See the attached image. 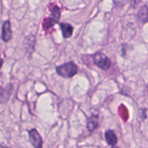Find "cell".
Returning a JSON list of instances; mask_svg holds the SVG:
<instances>
[{
    "label": "cell",
    "instance_id": "cell-1",
    "mask_svg": "<svg viewBox=\"0 0 148 148\" xmlns=\"http://www.w3.org/2000/svg\"><path fill=\"white\" fill-rule=\"evenodd\" d=\"M56 72L59 76L65 79H69L77 74L78 66L75 62L71 61L56 66Z\"/></svg>",
    "mask_w": 148,
    "mask_h": 148
},
{
    "label": "cell",
    "instance_id": "cell-2",
    "mask_svg": "<svg viewBox=\"0 0 148 148\" xmlns=\"http://www.w3.org/2000/svg\"><path fill=\"white\" fill-rule=\"evenodd\" d=\"M61 17V10L58 6H53L51 10V14L43 21V29L48 30L53 27L59 21Z\"/></svg>",
    "mask_w": 148,
    "mask_h": 148
},
{
    "label": "cell",
    "instance_id": "cell-3",
    "mask_svg": "<svg viewBox=\"0 0 148 148\" xmlns=\"http://www.w3.org/2000/svg\"><path fill=\"white\" fill-rule=\"evenodd\" d=\"M92 59H93V63L103 70H108L111 68V60L101 52H96L92 56Z\"/></svg>",
    "mask_w": 148,
    "mask_h": 148
},
{
    "label": "cell",
    "instance_id": "cell-4",
    "mask_svg": "<svg viewBox=\"0 0 148 148\" xmlns=\"http://www.w3.org/2000/svg\"><path fill=\"white\" fill-rule=\"evenodd\" d=\"M29 140L35 148H43V140L37 130L32 129L28 131Z\"/></svg>",
    "mask_w": 148,
    "mask_h": 148
},
{
    "label": "cell",
    "instance_id": "cell-5",
    "mask_svg": "<svg viewBox=\"0 0 148 148\" xmlns=\"http://www.w3.org/2000/svg\"><path fill=\"white\" fill-rule=\"evenodd\" d=\"M12 38V29L11 24L9 20L4 22L1 27V39L3 41H10Z\"/></svg>",
    "mask_w": 148,
    "mask_h": 148
},
{
    "label": "cell",
    "instance_id": "cell-6",
    "mask_svg": "<svg viewBox=\"0 0 148 148\" xmlns=\"http://www.w3.org/2000/svg\"><path fill=\"white\" fill-rule=\"evenodd\" d=\"M60 28L62 30V36L64 38H69L72 36L74 31L73 26L67 23H60Z\"/></svg>",
    "mask_w": 148,
    "mask_h": 148
},
{
    "label": "cell",
    "instance_id": "cell-7",
    "mask_svg": "<svg viewBox=\"0 0 148 148\" xmlns=\"http://www.w3.org/2000/svg\"><path fill=\"white\" fill-rule=\"evenodd\" d=\"M99 116L98 115H92L88 119L87 121V128L90 132H93L95 129L98 128L99 125Z\"/></svg>",
    "mask_w": 148,
    "mask_h": 148
},
{
    "label": "cell",
    "instance_id": "cell-8",
    "mask_svg": "<svg viewBox=\"0 0 148 148\" xmlns=\"http://www.w3.org/2000/svg\"><path fill=\"white\" fill-rule=\"evenodd\" d=\"M105 139L106 143L111 146H115L118 143V137L114 130H108L106 132Z\"/></svg>",
    "mask_w": 148,
    "mask_h": 148
},
{
    "label": "cell",
    "instance_id": "cell-9",
    "mask_svg": "<svg viewBox=\"0 0 148 148\" xmlns=\"http://www.w3.org/2000/svg\"><path fill=\"white\" fill-rule=\"evenodd\" d=\"M137 17L140 21H143V23H147L148 22V5L143 6L139 10L137 13Z\"/></svg>",
    "mask_w": 148,
    "mask_h": 148
},
{
    "label": "cell",
    "instance_id": "cell-10",
    "mask_svg": "<svg viewBox=\"0 0 148 148\" xmlns=\"http://www.w3.org/2000/svg\"><path fill=\"white\" fill-rule=\"evenodd\" d=\"M114 4H116L117 6H123L129 1V0H113Z\"/></svg>",
    "mask_w": 148,
    "mask_h": 148
},
{
    "label": "cell",
    "instance_id": "cell-11",
    "mask_svg": "<svg viewBox=\"0 0 148 148\" xmlns=\"http://www.w3.org/2000/svg\"><path fill=\"white\" fill-rule=\"evenodd\" d=\"M111 148H119V147H116V146H112V147H111Z\"/></svg>",
    "mask_w": 148,
    "mask_h": 148
},
{
    "label": "cell",
    "instance_id": "cell-12",
    "mask_svg": "<svg viewBox=\"0 0 148 148\" xmlns=\"http://www.w3.org/2000/svg\"><path fill=\"white\" fill-rule=\"evenodd\" d=\"M1 148H10V147H4V146H1Z\"/></svg>",
    "mask_w": 148,
    "mask_h": 148
}]
</instances>
